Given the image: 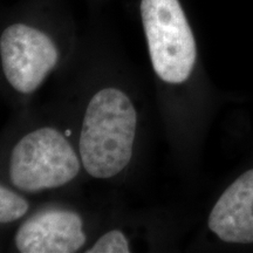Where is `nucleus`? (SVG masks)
<instances>
[{"mask_svg":"<svg viewBox=\"0 0 253 253\" xmlns=\"http://www.w3.org/2000/svg\"><path fill=\"white\" fill-rule=\"evenodd\" d=\"M138 114L130 95L118 86L91 94L82 114L78 151L82 169L107 181L128 169L134 156Z\"/></svg>","mask_w":253,"mask_h":253,"instance_id":"obj_1","label":"nucleus"},{"mask_svg":"<svg viewBox=\"0 0 253 253\" xmlns=\"http://www.w3.org/2000/svg\"><path fill=\"white\" fill-rule=\"evenodd\" d=\"M82 163L65 132L53 126L33 128L19 138L9 156L11 183L24 194L55 190L80 175Z\"/></svg>","mask_w":253,"mask_h":253,"instance_id":"obj_2","label":"nucleus"},{"mask_svg":"<svg viewBox=\"0 0 253 253\" xmlns=\"http://www.w3.org/2000/svg\"><path fill=\"white\" fill-rule=\"evenodd\" d=\"M87 253H128L131 252L130 240L122 230L112 229L97 238L90 248L84 250Z\"/></svg>","mask_w":253,"mask_h":253,"instance_id":"obj_8","label":"nucleus"},{"mask_svg":"<svg viewBox=\"0 0 253 253\" xmlns=\"http://www.w3.org/2000/svg\"><path fill=\"white\" fill-rule=\"evenodd\" d=\"M0 58L6 80L17 93L31 95L42 86L60 61V50L45 32L13 24L0 37Z\"/></svg>","mask_w":253,"mask_h":253,"instance_id":"obj_4","label":"nucleus"},{"mask_svg":"<svg viewBox=\"0 0 253 253\" xmlns=\"http://www.w3.org/2000/svg\"><path fill=\"white\" fill-rule=\"evenodd\" d=\"M30 210V203L23 195L0 184V224L21 219Z\"/></svg>","mask_w":253,"mask_h":253,"instance_id":"obj_7","label":"nucleus"},{"mask_svg":"<svg viewBox=\"0 0 253 253\" xmlns=\"http://www.w3.org/2000/svg\"><path fill=\"white\" fill-rule=\"evenodd\" d=\"M209 229L225 243H253V169L220 196L209 216Z\"/></svg>","mask_w":253,"mask_h":253,"instance_id":"obj_6","label":"nucleus"},{"mask_svg":"<svg viewBox=\"0 0 253 253\" xmlns=\"http://www.w3.org/2000/svg\"><path fill=\"white\" fill-rule=\"evenodd\" d=\"M140 12L154 72L167 84L185 82L197 47L179 0H141Z\"/></svg>","mask_w":253,"mask_h":253,"instance_id":"obj_3","label":"nucleus"},{"mask_svg":"<svg viewBox=\"0 0 253 253\" xmlns=\"http://www.w3.org/2000/svg\"><path fill=\"white\" fill-rule=\"evenodd\" d=\"M87 240L81 214L62 207L37 211L21 223L14 236L15 248L21 253H75Z\"/></svg>","mask_w":253,"mask_h":253,"instance_id":"obj_5","label":"nucleus"}]
</instances>
